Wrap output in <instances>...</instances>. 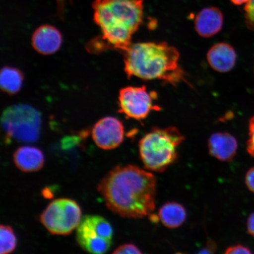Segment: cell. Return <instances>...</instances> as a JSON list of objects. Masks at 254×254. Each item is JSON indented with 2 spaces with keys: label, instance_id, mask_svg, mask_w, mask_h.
Returning a JSON list of instances; mask_svg holds the SVG:
<instances>
[{
  "label": "cell",
  "instance_id": "52a82bcc",
  "mask_svg": "<svg viewBox=\"0 0 254 254\" xmlns=\"http://www.w3.org/2000/svg\"><path fill=\"white\" fill-rule=\"evenodd\" d=\"M113 237V230L110 222L101 216H84L77 228L79 246L90 253H107L112 244Z\"/></svg>",
  "mask_w": 254,
  "mask_h": 254
},
{
  "label": "cell",
  "instance_id": "ac0fdd59",
  "mask_svg": "<svg viewBox=\"0 0 254 254\" xmlns=\"http://www.w3.org/2000/svg\"><path fill=\"white\" fill-rule=\"evenodd\" d=\"M244 9L247 26L250 30L254 31V0H249Z\"/></svg>",
  "mask_w": 254,
  "mask_h": 254
},
{
  "label": "cell",
  "instance_id": "5bb4252c",
  "mask_svg": "<svg viewBox=\"0 0 254 254\" xmlns=\"http://www.w3.org/2000/svg\"><path fill=\"white\" fill-rule=\"evenodd\" d=\"M15 166L25 173L36 172L43 168L44 155L43 152L34 147H19L13 155Z\"/></svg>",
  "mask_w": 254,
  "mask_h": 254
},
{
  "label": "cell",
  "instance_id": "cb8c5ba5",
  "mask_svg": "<svg viewBox=\"0 0 254 254\" xmlns=\"http://www.w3.org/2000/svg\"><path fill=\"white\" fill-rule=\"evenodd\" d=\"M230 1L235 5H239L246 4V3L249 1V0H230Z\"/></svg>",
  "mask_w": 254,
  "mask_h": 254
},
{
  "label": "cell",
  "instance_id": "3957f363",
  "mask_svg": "<svg viewBox=\"0 0 254 254\" xmlns=\"http://www.w3.org/2000/svg\"><path fill=\"white\" fill-rule=\"evenodd\" d=\"M94 20L109 47L126 52L142 23L144 0H94Z\"/></svg>",
  "mask_w": 254,
  "mask_h": 254
},
{
  "label": "cell",
  "instance_id": "7c38bea8",
  "mask_svg": "<svg viewBox=\"0 0 254 254\" xmlns=\"http://www.w3.org/2000/svg\"><path fill=\"white\" fill-rule=\"evenodd\" d=\"M209 154L217 160L228 162L236 156L238 142L233 135L228 132H216L208 139Z\"/></svg>",
  "mask_w": 254,
  "mask_h": 254
},
{
  "label": "cell",
  "instance_id": "8fae6325",
  "mask_svg": "<svg viewBox=\"0 0 254 254\" xmlns=\"http://www.w3.org/2000/svg\"><path fill=\"white\" fill-rule=\"evenodd\" d=\"M195 28L200 36L213 37L221 31L224 23V17L217 7L205 8L200 11L195 18Z\"/></svg>",
  "mask_w": 254,
  "mask_h": 254
},
{
  "label": "cell",
  "instance_id": "7a4b0ae2",
  "mask_svg": "<svg viewBox=\"0 0 254 254\" xmlns=\"http://www.w3.org/2000/svg\"><path fill=\"white\" fill-rule=\"evenodd\" d=\"M180 53L166 42L131 44L125 52V71L128 77L158 79L173 85L186 82L179 64Z\"/></svg>",
  "mask_w": 254,
  "mask_h": 254
},
{
  "label": "cell",
  "instance_id": "7402d4cb",
  "mask_svg": "<svg viewBox=\"0 0 254 254\" xmlns=\"http://www.w3.org/2000/svg\"><path fill=\"white\" fill-rule=\"evenodd\" d=\"M246 184L248 189L254 193V167L248 171L246 176Z\"/></svg>",
  "mask_w": 254,
  "mask_h": 254
},
{
  "label": "cell",
  "instance_id": "ba28073f",
  "mask_svg": "<svg viewBox=\"0 0 254 254\" xmlns=\"http://www.w3.org/2000/svg\"><path fill=\"white\" fill-rule=\"evenodd\" d=\"M157 95L155 92L148 91L145 86L123 88L119 94V111L128 118L144 120L151 111L160 110V107L154 105Z\"/></svg>",
  "mask_w": 254,
  "mask_h": 254
},
{
  "label": "cell",
  "instance_id": "5b68a950",
  "mask_svg": "<svg viewBox=\"0 0 254 254\" xmlns=\"http://www.w3.org/2000/svg\"><path fill=\"white\" fill-rule=\"evenodd\" d=\"M1 121L2 128L9 139L32 143L40 137L41 114L28 105H14L7 108L2 114Z\"/></svg>",
  "mask_w": 254,
  "mask_h": 254
},
{
  "label": "cell",
  "instance_id": "8992f818",
  "mask_svg": "<svg viewBox=\"0 0 254 254\" xmlns=\"http://www.w3.org/2000/svg\"><path fill=\"white\" fill-rule=\"evenodd\" d=\"M81 220L80 207L74 200H54L40 216V221L53 235L67 236L78 226Z\"/></svg>",
  "mask_w": 254,
  "mask_h": 254
},
{
  "label": "cell",
  "instance_id": "d6986e66",
  "mask_svg": "<svg viewBox=\"0 0 254 254\" xmlns=\"http://www.w3.org/2000/svg\"><path fill=\"white\" fill-rule=\"evenodd\" d=\"M114 254H139L140 250L133 244H126L120 246L113 253Z\"/></svg>",
  "mask_w": 254,
  "mask_h": 254
},
{
  "label": "cell",
  "instance_id": "277c9868",
  "mask_svg": "<svg viewBox=\"0 0 254 254\" xmlns=\"http://www.w3.org/2000/svg\"><path fill=\"white\" fill-rule=\"evenodd\" d=\"M184 140V135L176 127L152 128L139 143V156L145 169L164 172L176 161L177 148Z\"/></svg>",
  "mask_w": 254,
  "mask_h": 254
},
{
  "label": "cell",
  "instance_id": "44dd1931",
  "mask_svg": "<svg viewBox=\"0 0 254 254\" xmlns=\"http://www.w3.org/2000/svg\"><path fill=\"white\" fill-rule=\"evenodd\" d=\"M249 248L242 245H236L228 247L225 250V254H252Z\"/></svg>",
  "mask_w": 254,
  "mask_h": 254
},
{
  "label": "cell",
  "instance_id": "9c48e42d",
  "mask_svg": "<svg viewBox=\"0 0 254 254\" xmlns=\"http://www.w3.org/2000/svg\"><path fill=\"white\" fill-rule=\"evenodd\" d=\"M122 122L113 117L100 119L92 129V137L98 147L109 150L118 147L125 137Z\"/></svg>",
  "mask_w": 254,
  "mask_h": 254
},
{
  "label": "cell",
  "instance_id": "6da1fadb",
  "mask_svg": "<svg viewBox=\"0 0 254 254\" xmlns=\"http://www.w3.org/2000/svg\"><path fill=\"white\" fill-rule=\"evenodd\" d=\"M156 188V179L150 171L128 165L114 168L97 190L110 210L122 217L137 219L154 211Z\"/></svg>",
  "mask_w": 254,
  "mask_h": 254
},
{
  "label": "cell",
  "instance_id": "30bf717a",
  "mask_svg": "<svg viewBox=\"0 0 254 254\" xmlns=\"http://www.w3.org/2000/svg\"><path fill=\"white\" fill-rule=\"evenodd\" d=\"M62 36L57 28L50 25H43L34 31L32 44L38 53L50 55L57 52L62 44Z\"/></svg>",
  "mask_w": 254,
  "mask_h": 254
},
{
  "label": "cell",
  "instance_id": "603a6c76",
  "mask_svg": "<svg viewBox=\"0 0 254 254\" xmlns=\"http://www.w3.org/2000/svg\"><path fill=\"white\" fill-rule=\"evenodd\" d=\"M247 230L251 236L254 238V212L251 214L248 218Z\"/></svg>",
  "mask_w": 254,
  "mask_h": 254
},
{
  "label": "cell",
  "instance_id": "4fadbf2b",
  "mask_svg": "<svg viewBox=\"0 0 254 254\" xmlns=\"http://www.w3.org/2000/svg\"><path fill=\"white\" fill-rule=\"evenodd\" d=\"M207 61L215 71L227 72L236 65L237 55L234 48L226 43L216 44L207 53Z\"/></svg>",
  "mask_w": 254,
  "mask_h": 254
},
{
  "label": "cell",
  "instance_id": "9a60e30c",
  "mask_svg": "<svg viewBox=\"0 0 254 254\" xmlns=\"http://www.w3.org/2000/svg\"><path fill=\"white\" fill-rule=\"evenodd\" d=\"M158 217L162 223L168 228H179L187 218L185 208L176 202H168L159 209Z\"/></svg>",
  "mask_w": 254,
  "mask_h": 254
},
{
  "label": "cell",
  "instance_id": "e0dca14e",
  "mask_svg": "<svg viewBox=\"0 0 254 254\" xmlns=\"http://www.w3.org/2000/svg\"><path fill=\"white\" fill-rule=\"evenodd\" d=\"M0 240H1V254H7L13 252L17 247V238L13 230L7 225L0 227Z\"/></svg>",
  "mask_w": 254,
  "mask_h": 254
},
{
  "label": "cell",
  "instance_id": "ffe728a7",
  "mask_svg": "<svg viewBox=\"0 0 254 254\" xmlns=\"http://www.w3.org/2000/svg\"><path fill=\"white\" fill-rule=\"evenodd\" d=\"M247 150L250 155L254 157V116L250 120L249 139L247 143Z\"/></svg>",
  "mask_w": 254,
  "mask_h": 254
},
{
  "label": "cell",
  "instance_id": "2e32d148",
  "mask_svg": "<svg viewBox=\"0 0 254 254\" xmlns=\"http://www.w3.org/2000/svg\"><path fill=\"white\" fill-rule=\"evenodd\" d=\"M23 75L18 69L4 66L1 71L0 85L2 91L8 94L17 93L23 85Z\"/></svg>",
  "mask_w": 254,
  "mask_h": 254
}]
</instances>
